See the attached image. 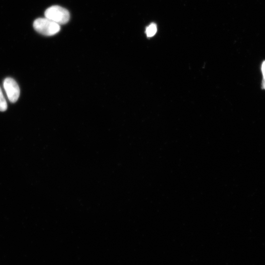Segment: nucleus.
<instances>
[{
    "label": "nucleus",
    "mask_w": 265,
    "mask_h": 265,
    "mask_svg": "<svg viewBox=\"0 0 265 265\" xmlns=\"http://www.w3.org/2000/svg\"><path fill=\"white\" fill-rule=\"evenodd\" d=\"M33 26L38 33L46 36H51L58 33L60 25L47 18H39L35 20Z\"/></svg>",
    "instance_id": "f257e3e1"
},
{
    "label": "nucleus",
    "mask_w": 265,
    "mask_h": 265,
    "mask_svg": "<svg viewBox=\"0 0 265 265\" xmlns=\"http://www.w3.org/2000/svg\"><path fill=\"white\" fill-rule=\"evenodd\" d=\"M44 15L46 18L59 25L67 23L70 19L69 12L59 6H53L48 8Z\"/></svg>",
    "instance_id": "f03ea898"
},
{
    "label": "nucleus",
    "mask_w": 265,
    "mask_h": 265,
    "mask_svg": "<svg viewBox=\"0 0 265 265\" xmlns=\"http://www.w3.org/2000/svg\"><path fill=\"white\" fill-rule=\"evenodd\" d=\"M3 86L10 101L16 102L20 96V89L16 81L11 78H7L4 80Z\"/></svg>",
    "instance_id": "7ed1b4c3"
},
{
    "label": "nucleus",
    "mask_w": 265,
    "mask_h": 265,
    "mask_svg": "<svg viewBox=\"0 0 265 265\" xmlns=\"http://www.w3.org/2000/svg\"><path fill=\"white\" fill-rule=\"evenodd\" d=\"M8 108L7 103L4 96L2 89L0 88V111L4 112Z\"/></svg>",
    "instance_id": "20e7f679"
},
{
    "label": "nucleus",
    "mask_w": 265,
    "mask_h": 265,
    "mask_svg": "<svg viewBox=\"0 0 265 265\" xmlns=\"http://www.w3.org/2000/svg\"><path fill=\"white\" fill-rule=\"evenodd\" d=\"M157 28L156 24L152 23L148 26L146 29V34L148 37L154 36L157 32Z\"/></svg>",
    "instance_id": "39448f33"
}]
</instances>
